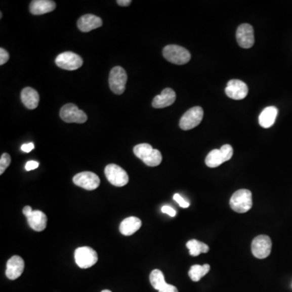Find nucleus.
Listing matches in <instances>:
<instances>
[{"label":"nucleus","instance_id":"obj_24","mask_svg":"<svg viewBox=\"0 0 292 292\" xmlns=\"http://www.w3.org/2000/svg\"><path fill=\"white\" fill-rule=\"evenodd\" d=\"M211 270V266L208 264H204L203 266L194 265L190 268L188 272V275L193 282H199L202 277L206 275Z\"/></svg>","mask_w":292,"mask_h":292},{"label":"nucleus","instance_id":"obj_11","mask_svg":"<svg viewBox=\"0 0 292 292\" xmlns=\"http://www.w3.org/2000/svg\"><path fill=\"white\" fill-rule=\"evenodd\" d=\"M73 183L76 186L80 187L86 190L92 191L98 188L100 184V179L96 174L93 172H80L74 176Z\"/></svg>","mask_w":292,"mask_h":292},{"label":"nucleus","instance_id":"obj_19","mask_svg":"<svg viewBox=\"0 0 292 292\" xmlns=\"http://www.w3.org/2000/svg\"><path fill=\"white\" fill-rule=\"evenodd\" d=\"M29 227L34 231H43L45 230L47 225V215L40 211H33L32 215L27 218Z\"/></svg>","mask_w":292,"mask_h":292},{"label":"nucleus","instance_id":"obj_14","mask_svg":"<svg viewBox=\"0 0 292 292\" xmlns=\"http://www.w3.org/2000/svg\"><path fill=\"white\" fill-rule=\"evenodd\" d=\"M25 262L19 256H13L7 263L6 276L10 280L18 278L24 272Z\"/></svg>","mask_w":292,"mask_h":292},{"label":"nucleus","instance_id":"obj_35","mask_svg":"<svg viewBox=\"0 0 292 292\" xmlns=\"http://www.w3.org/2000/svg\"><path fill=\"white\" fill-rule=\"evenodd\" d=\"M33 211V210H32V208H31L30 206H25V208H23V214L25 215V216L26 217V218L30 216V215H32Z\"/></svg>","mask_w":292,"mask_h":292},{"label":"nucleus","instance_id":"obj_15","mask_svg":"<svg viewBox=\"0 0 292 292\" xmlns=\"http://www.w3.org/2000/svg\"><path fill=\"white\" fill-rule=\"evenodd\" d=\"M176 99V92L172 89L165 88L159 95L153 98L152 106L156 109L165 108L172 106Z\"/></svg>","mask_w":292,"mask_h":292},{"label":"nucleus","instance_id":"obj_23","mask_svg":"<svg viewBox=\"0 0 292 292\" xmlns=\"http://www.w3.org/2000/svg\"><path fill=\"white\" fill-rule=\"evenodd\" d=\"M224 156L220 151V149H214L208 153L205 158V164L211 168H218L225 162Z\"/></svg>","mask_w":292,"mask_h":292},{"label":"nucleus","instance_id":"obj_12","mask_svg":"<svg viewBox=\"0 0 292 292\" xmlns=\"http://www.w3.org/2000/svg\"><path fill=\"white\" fill-rule=\"evenodd\" d=\"M236 39L239 47L244 49L251 48L255 43L254 27L249 24H242L236 30Z\"/></svg>","mask_w":292,"mask_h":292},{"label":"nucleus","instance_id":"obj_32","mask_svg":"<svg viewBox=\"0 0 292 292\" xmlns=\"http://www.w3.org/2000/svg\"><path fill=\"white\" fill-rule=\"evenodd\" d=\"M39 163L36 161H29L25 165V170L27 172L29 171H33V170L37 169L38 168Z\"/></svg>","mask_w":292,"mask_h":292},{"label":"nucleus","instance_id":"obj_5","mask_svg":"<svg viewBox=\"0 0 292 292\" xmlns=\"http://www.w3.org/2000/svg\"><path fill=\"white\" fill-rule=\"evenodd\" d=\"M60 118L66 123H84L88 119L87 114L73 103L64 105L60 110Z\"/></svg>","mask_w":292,"mask_h":292},{"label":"nucleus","instance_id":"obj_37","mask_svg":"<svg viewBox=\"0 0 292 292\" xmlns=\"http://www.w3.org/2000/svg\"><path fill=\"white\" fill-rule=\"evenodd\" d=\"M3 17V14L2 13H0V18L2 19Z\"/></svg>","mask_w":292,"mask_h":292},{"label":"nucleus","instance_id":"obj_28","mask_svg":"<svg viewBox=\"0 0 292 292\" xmlns=\"http://www.w3.org/2000/svg\"><path fill=\"white\" fill-rule=\"evenodd\" d=\"M10 55L9 52L4 48H0V65H4L9 61Z\"/></svg>","mask_w":292,"mask_h":292},{"label":"nucleus","instance_id":"obj_29","mask_svg":"<svg viewBox=\"0 0 292 292\" xmlns=\"http://www.w3.org/2000/svg\"><path fill=\"white\" fill-rule=\"evenodd\" d=\"M174 200H176V202L180 204V207L182 208H188L189 207V203L187 202L186 200L183 198L182 196H180L179 193L174 195Z\"/></svg>","mask_w":292,"mask_h":292},{"label":"nucleus","instance_id":"obj_1","mask_svg":"<svg viewBox=\"0 0 292 292\" xmlns=\"http://www.w3.org/2000/svg\"><path fill=\"white\" fill-rule=\"evenodd\" d=\"M134 154L149 166H157L162 160L161 152L153 149L149 144L143 143L136 145L133 149Z\"/></svg>","mask_w":292,"mask_h":292},{"label":"nucleus","instance_id":"obj_26","mask_svg":"<svg viewBox=\"0 0 292 292\" xmlns=\"http://www.w3.org/2000/svg\"><path fill=\"white\" fill-rule=\"evenodd\" d=\"M11 163V157L9 153H3L0 158V175H3Z\"/></svg>","mask_w":292,"mask_h":292},{"label":"nucleus","instance_id":"obj_7","mask_svg":"<svg viewBox=\"0 0 292 292\" xmlns=\"http://www.w3.org/2000/svg\"><path fill=\"white\" fill-rule=\"evenodd\" d=\"M105 175L110 184L116 187H123L129 183V175L123 168L115 164H109L105 168Z\"/></svg>","mask_w":292,"mask_h":292},{"label":"nucleus","instance_id":"obj_30","mask_svg":"<svg viewBox=\"0 0 292 292\" xmlns=\"http://www.w3.org/2000/svg\"><path fill=\"white\" fill-rule=\"evenodd\" d=\"M161 212L171 217H175L176 215V211L174 210L172 207L168 206V205H164L161 207Z\"/></svg>","mask_w":292,"mask_h":292},{"label":"nucleus","instance_id":"obj_25","mask_svg":"<svg viewBox=\"0 0 292 292\" xmlns=\"http://www.w3.org/2000/svg\"><path fill=\"white\" fill-rule=\"evenodd\" d=\"M149 281L153 287L157 290H161L166 284L163 274L159 270H153L151 272V274L149 275Z\"/></svg>","mask_w":292,"mask_h":292},{"label":"nucleus","instance_id":"obj_27","mask_svg":"<svg viewBox=\"0 0 292 292\" xmlns=\"http://www.w3.org/2000/svg\"><path fill=\"white\" fill-rule=\"evenodd\" d=\"M220 151L224 156L225 161H227L231 159L233 156V148L231 145H224L220 148Z\"/></svg>","mask_w":292,"mask_h":292},{"label":"nucleus","instance_id":"obj_17","mask_svg":"<svg viewBox=\"0 0 292 292\" xmlns=\"http://www.w3.org/2000/svg\"><path fill=\"white\" fill-rule=\"evenodd\" d=\"M56 8V4L52 0H33L29 5V11L33 15L46 14L51 13Z\"/></svg>","mask_w":292,"mask_h":292},{"label":"nucleus","instance_id":"obj_2","mask_svg":"<svg viewBox=\"0 0 292 292\" xmlns=\"http://www.w3.org/2000/svg\"><path fill=\"white\" fill-rule=\"evenodd\" d=\"M230 206L235 212L239 214L247 213L253 206L252 192L247 189L236 191L231 197Z\"/></svg>","mask_w":292,"mask_h":292},{"label":"nucleus","instance_id":"obj_4","mask_svg":"<svg viewBox=\"0 0 292 292\" xmlns=\"http://www.w3.org/2000/svg\"><path fill=\"white\" fill-rule=\"evenodd\" d=\"M127 80V73L122 67L116 66L110 71V76H109V86L114 94L120 95L124 92Z\"/></svg>","mask_w":292,"mask_h":292},{"label":"nucleus","instance_id":"obj_20","mask_svg":"<svg viewBox=\"0 0 292 292\" xmlns=\"http://www.w3.org/2000/svg\"><path fill=\"white\" fill-rule=\"evenodd\" d=\"M278 109L275 106H268L262 110L259 115V123L264 129H269L275 123L278 116Z\"/></svg>","mask_w":292,"mask_h":292},{"label":"nucleus","instance_id":"obj_33","mask_svg":"<svg viewBox=\"0 0 292 292\" xmlns=\"http://www.w3.org/2000/svg\"><path fill=\"white\" fill-rule=\"evenodd\" d=\"M34 149V145L33 143H28L24 144V145L21 146V150L25 153H29V152L32 151L33 149Z\"/></svg>","mask_w":292,"mask_h":292},{"label":"nucleus","instance_id":"obj_18","mask_svg":"<svg viewBox=\"0 0 292 292\" xmlns=\"http://www.w3.org/2000/svg\"><path fill=\"white\" fill-rule=\"evenodd\" d=\"M21 98L23 104L29 110L36 109L38 106L40 98H39L37 90H35L34 89L31 88V87L23 89L21 91Z\"/></svg>","mask_w":292,"mask_h":292},{"label":"nucleus","instance_id":"obj_9","mask_svg":"<svg viewBox=\"0 0 292 292\" xmlns=\"http://www.w3.org/2000/svg\"><path fill=\"white\" fill-rule=\"evenodd\" d=\"M204 111L200 106H194L184 113L180 121V129L190 130L200 124L202 120Z\"/></svg>","mask_w":292,"mask_h":292},{"label":"nucleus","instance_id":"obj_36","mask_svg":"<svg viewBox=\"0 0 292 292\" xmlns=\"http://www.w3.org/2000/svg\"><path fill=\"white\" fill-rule=\"evenodd\" d=\"M102 292H111L110 290H103Z\"/></svg>","mask_w":292,"mask_h":292},{"label":"nucleus","instance_id":"obj_21","mask_svg":"<svg viewBox=\"0 0 292 292\" xmlns=\"http://www.w3.org/2000/svg\"><path fill=\"white\" fill-rule=\"evenodd\" d=\"M141 219L137 217H129L120 223L119 231L122 235L129 236L137 232L141 228Z\"/></svg>","mask_w":292,"mask_h":292},{"label":"nucleus","instance_id":"obj_31","mask_svg":"<svg viewBox=\"0 0 292 292\" xmlns=\"http://www.w3.org/2000/svg\"><path fill=\"white\" fill-rule=\"evenodd\" d=\"M158 292H179L178 289L173 285H170L166 283L163 287L161 288V290H158Z\"/></svg>","mask_w":292,"mask_h":292},{"label":"nucleus","instance_id":"obj_13","mask_svg":"<svg viewBox=\"0 0 292 292\" xmlns=\"http://www.w3.org/2000/svg\"><path fill=\"white\" fill-rule=\"evenodd\" d=\"M225 92L229 98L234 100H242L247 97L248 88L247 85L242 80H231L227 83Z\"/></svg>","mask_w":292,"mask_h":292},{"label":"nucleus","instance_id":"obj_16","mask_svg":"<svg viewBox=\"0 0 292 292\" xmlns=\"http://www.w3.org/2000/svg\"><path fill=\"white\" fill-rule=\"evenodd\" d=\"M102 25V19L95 15H84L77 21L78 29L84 33H88L93 29H98Z\"/></svg>","mask_w":292,"mask_h":292},{"label":"nucleus","instance_id":"obj_22","mask_svg":"<svg viewBox=\"0 0 292 292\" xmlns=\"http://www.w3.org/2000/svg\"><path fill=\"white\" fill-rule=\"evenodd\" d=\"M186 246L189 249V254L192 257H197L200 254H207L210 250V247L207 244L196 239L189 240L187 243Z\"/></svg>","mask_w":292,"mask_h":292},{"label":"nucleus","instance_id":"obj_6","mask_svg":"<svg viewBox=\"0 0 292 292\" xmlns=\"http://www.w3.org/2000/svg\"><path fill=\"white\" fill-rule=\"evenodd\" d=\"M75 261L76 265L81 269H88L97 263L98 254L92 247H80L75 251Z\"/></svg>","mask_w":292,"mask_h":292},{"label":"nucleus","instance_id":"obj_3","mask_svg":"<svg viewBox=\"0 0 292 292\" xmlns=\"http://www.w3.org/2000/svg\"><path fill=\"white\" fill-rule=\"evenodd\" d=\"M164 58L168 61L177 65H184L191 60V54L184 47L178 45H168L164 47Z\"/></svg>","mask_w":292,"mask_h":292},{"label":"nucleus","instance_id":"obj_34","mask_svg":"<svg viewBox=\"0 0 292 292\" xmlns=\"http://www.w3.org/2000/svg\"><path fill=\"white\" fill-rule=\"evenodd\" d=\"M116 3L119 6L128 7L131 5L132 1L131 0H118Z\"/></svg>","mask_w":292,"mask_h":292},{"label":"nucleus","instance_id":"obj_8","mask_svg":"<svg viewBox=\"0 0 292 292\" xmlns=\"http://www.w3.org/2000/svg\"><path fill=\"white\" fill-rule=\"evenodd\" d=\"M55 64L62 69L73 71L83 65V60L77 54L72 51H66L58 55L55 59Z\"/></svg>","mask_w":292,"mask_h":292},{"label":"nucleus","instance_id":"obj_10","mask_svg":"<svg viewBox=\"0 0 292 292\" xmlns=\"http://www.w3.org/2000/svg\"><path fill=\"white\" fill-rule=\"evenodd\" d=\"M272 249L271 239L267 235H258L252 243V253L258 259H265L270 256Z\"/></svg>","mask_w":292,"mask_h":292}]
</instances>
